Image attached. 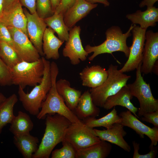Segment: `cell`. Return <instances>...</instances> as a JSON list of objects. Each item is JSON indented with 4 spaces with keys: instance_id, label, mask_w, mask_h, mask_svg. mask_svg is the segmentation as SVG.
I'll return each mask as SVG.
<instances>
[{
    "instance_id": "1",
    "label": "cell",
    "mask_w": 158,
    "mask_h": 158,
    "mask_svg": "<svg viewBox=\"0 0 158 158\" xmlns=\"http://www.w3.org/2000/svg\"><path fill=\"white\" fill-rule=\"evenodd\" d=\"M45 132L37 151L32 158H49L55 147L64 139L66 130L72 123L57 114L46 116Z\"/></svg>"
},
{
    "instance_id": "2",
    "label": "cell",
    "mask_w": 158,
    "mask_h": 158,
    "mask_svg": "<svg viewBox=\"0 0 158 158\" xmlns=\"http://www.w3.org/2000/svg\"><path fill=\"white\" fill-rule=\"evenodd\" d=\"M50 69L51 86L45 99L42 104L41 110L36 116L37 118L38 119H43L48 114L56 113L65 117L72 123L80 122L81 120L67 107L57 91L56 83L59 68L55 62L50 63Z\"/></svg>"
},
{
    "instance_id": "3",
    "label": "cell",
    "mask_w": 158,
    "mask_h": 158,
    "mask_svg": "<svg viewBox=\"0 0 158 158\" xmlns=\"http://www.w3.org/2000/svg\"><path fill=\"white\" fill-rule=\"evenodd\" d=\"M42 57L44 70L41 82L34 86L29 93H26L20 86L18 91L19 99L24 109L31 115L35 116L39 114L42 104L45 99L51 85L50 62L44 57Z\"/></svg>"
},
{
    "instance_id": "4",
    "label": "cell",
    "mask_w": 158,
    "mask_h": 158,
    "mask_svg": "<svg viewBox=\"0 0 158 158\" xmlns=\"http://www.w3.org/2000/svg\"><path fill=\"white\" fill-rule=\"evenodd\" d=\"M136 24H132L128 31L123 33L120 28L116 26H113L107 29L105 34L106 40L98 46H92L86 45L85 51L89 54L93 52L88 58L90 61H92L98 55L104 53L111 54L115 51L123 52L127 57H128L130 52V47L127 45V38L131 35V32Z\"/></svg>"
},
{
    "instance_id": "5",
    "label": "cell",
    "mask_w": 158,
    "mask_h": 158,
    "mask_svg": "<svg viewBox=\"0 0 158 158\" xmlns=\"http://www.w3.org/2000/svg\"><path fill=\"white\" fill-rule=\"evenodd\" d=\"M107 70L109 74L106 80L99 87L89 90L94 103L97 107L103 108L107 98L126 85L131 78L120 71L116 65H110Z\"/></svg>"
},
{
    "instance_id": "6",
    "label": "cell",
    "mask_w": 158,
    "mask_h": 158,
    "mask_svg": "<svg viewBox=\"0 0 158 158\" xmlns=\"http://www.w3.org/2000/svg\"><path fill=\"white\" fill-rule=\"evenodd\" d=\"M12 84L23 89L27 86L33 87L42 79L44 64L42 57L32 62L21 61L11 69Z\"/></svg>"
},
{
    "instance_id": "7",
    "label": "cell",
    "mask_w": 158,
    "mask_h": 158,
    "mask_svg": "<svg viewBox=\"0 0 158 158\" xmlns=\"http://www.w3.org/2000/svg\"><path fill=\"white\" fill-rule=\"evenodd\" d=\"M142 62L136 68V78L135 81L127 85L133 96L139 101L140 107L137 112L138 117H142L145 113L158 110V99L153 96L150 86L144 81L142 76L141 67Z\"/></svg>"
},
{
    "instance_id": "8",
    "label": "cell",
    "mask_w": 158,
    "mask_h": 158,
    "mask_svg": "<svg viewBox=\"0 0 158 158\" xmlns=\"http://www.w3.org/2000/svg\"><path fill=\"white\" fill-rule=\"evenodd\" d=\"M64 139L71 143L77 151L99 142L94 128L81 121L71 123L67 128Z\"/></svg>"
},
{
    "instance_id": "9",
    "label": "cell",
    "mask_w": 158,
    "mask_h": 158,
    "mask_svg": "<svg viewBox=\"0 0 158 158\" xmlns=\"http://www.w3.org/2000/svg\"><path fill=\"white\" fill-rule=\"evenodd\" d=\"M146 30L136 25L132 29V43L130 47L128 59L122 68V73L132 71L136 69L142 62Z\"/></svg>"
},
{
    "instance_id": "10",
    "label": "cell",
    "mask_w": 158,
    "mask_h": 158,
    "mask_svg": "<svg viewBox=\"0 0 158 158\" xmlns=\"http://www.w3.org/2000/svg\"><path fill=\"white\" fill-rule=\"evenodd\" d=\"M7 27L13 40L14 49L22 61L32 62L40 58L38 51L25 33L15 28Z\"/></svg>"
},
{
    "instance_id": "11",
    "label": "cell",
    "mask_w": 158,
    "mask_h": 158,
    "mask_svg": "<svg viewBox=\"0 0 158 158\" xmlns=\"http://www.w3.org/2000/svg\"><path fill=\"white\" fill-rule=\"evenodd\" d=\"M81 30L79 26L75 25L70 29L68 39L62 51L63 56L68 57L73 65H78L81 61H85L88 55L82 44L80 37Z\"/></svg>"
},
{
    "instance_id": "12",
    "label": "cell",
    "mask_w": 158,
    "mask_h": 158,
    "mask_svg": "<svg viewBox=\"0 0 158 158\" xmlns=\"http://www.w3.org/2000/svg\"><path fill=\"white\" fill-rule=\"evenodd\" d=\"M23 11L27 19V30L30 40L40 55L44 56L42 49V40L47 25L43 19L36 12L31 14L26 8Z\"/></svg>"
},
{
    "instance_id": "13",
    "label": "cell",
    "mask_w": 158,
    "mask_h": 158,
    "mask_svg": "<svg viewBox=\"0 0 158 158\" xmlns=\"http://www.w3.org/2000/svg\"><path fill=\"white\" fill-rule=\"evenodd\" d=\"M119 115L121 117L120 123L123 126H127L133 129L141 138L144 135L150 140L151 143L150 149L157 145L158 142V128L154 127L151 128L142 123L129 110L121 112Z\"/></svg>"
},
{
    "instance_id": "14",
    "label": "cell",
    "mask_w": 158,
    "mask_h": 158,
    "mask_svg": "<svg viewBox=\"0 0 158 158\" xmlns=\"http://www.w3.org/2000/svg\"><path fill=\"white\" fill-rule=\"evenodd\" d=\"M145 43L143 52L141 72L150 73L158 59V32L149 30L146 32Z\"/></svg>"
},
{
    "instance_id": "15",
    "label": "cell",
    "mask_w": 158,
    "mask_h": 158,
    "mask_svg": "<svg viewBox=\"0 0 158 158\" xmlns=\"http://www.w3.org/2000/svg\"><path fill=\"white\" fill-rule=\"evenodd\" d=\"M22 6L19 0H16L4 9L0 15V22L6 27H13L20 30L28 37L27 19Z\"/></svg>"
},
{
    "instance_id": "16",
    "label": "cell",
    "mask_w": 158,
    "mask_h": 158,
    "mask_svg": "<svg viewBox=\"0 0 158 158\" xmlns=\"http://www.w3.org/2000/svg\"><path fill=\"white\" fill-rule=\"evenodd\" d=\"M124 126L119 123H115L110 128L104 130L94 129L97 135L100 140L114 144L125 151L130 152V146L123 137L127 134L123 128Z\"/></svg>"
},
{
    "instance_id": "17",
    "label": "cell",
    "mask_w": 158,
    "mask_h": 158,
    "mask_svg": "<svg viewBox=\"0 0 158 158\" xmlns=\"http://www.w3.org/2000/svg\"><path fill=\"white\" fill-rule=\"evenodd\" d=\"M97 5V4L88 3L85 0H75L73 5L63 15V20L65 25L70 30Z\"/></svg>"
},
{
    "instance_id": "18",
    "label": "cell",
    "mask_w": 158,
    "mask_h": 158,
    "mask_svg": "<svg viewBox=\"0 0 158 158\" xmlns=\"http://www.w3.org/2000/svg\"><path fill=\"white\" fill-rule=\"evenodd\" d=\"M108 70L98 65L87 66L79 73L83 86L93 88L101 85L108 76Z\"/></svg>"
},
{
    "instance_id": "19",
    "label": "cell",
    "mask_w": 158,
    "mask_h": 158,
    "mask_svg": "<svg viewBox=\"0 0 158 158\" xmlns=\"http://www.w3.org/2000/svg\"><path fill=\"white\" fill-rule=\"evenodd\" d=\"M133 97L126 84L116 93L108 97L103 108L106 110H109L116 106H120L127 108L135 116L139 118L136 114L138 108L134 106L130 101Z\"/></svg>"
},
{
    "instance_id": "20",
    "label": "cell",
    "mask_w": 158,
    "mask_h": 158,
    "mask_svg": "<svg viewBox=\"0 0 158 158\" xmlns=\"http://www.w3.org/2000/svg\"><path fill=\"white\" fill-rule=\"evenodd\" d=\"M56 87L67 107L74 112L82 94L81 91L71 87L70 82L60 79L56 82Z\"/></svg>"
},
{
    "instance_id": "21",
    "label": "cell",
    "mask_w": 158,
    "mask_h": 158,
    "mask_svg": "<svg viewBox=\"0 0 158 158\" xmlns=\"http://www.w3.org/2000/svg\"><path fill=\"white\" fill-rule=\"evenodd\" d=\"M13 142L24 158H32L38 148V138L31 135L30 133L14 135Z\"/></svg>"
},
{
    "instance_id": "22",
    "label": "cell",
    "mask_w": 158,
    "mask_h": 158,
    "mask_svg": "<svg viewBox=\"0 0 158 158\" xmlns=\"http://www.w3.org/2000/svg\"><path fill=\"white\" fill-rule=\"evenodd\" d=\"M126 18L133 24H138L142 28L147 30L150 26L154 27L158 21V8L155 6L147 8L145 11L140 10L128 14Z\"/></svg>"
},
{
    "instance_id": "23",
    "label": "cell",
    "mask_w": 158,
    "mask_h": 158,
    "mask_svg": "<svg viewBox=\"0 0 158 158\" xmlns=\"http://www.w3.org/2000/svg\"><path fill=\"white\" fill-rule=\"evenodd\" d=\"M74 112L80 120L99 115L100 109L94 103L89 90L81 94Z\"/></svg>"
},
{
    "instance_id": "24",
    "label": "cell",
    "mask_w": 158,
    "mask_h": 158,
    "mask_svg": "<svg viewBox=\"0 0 158 158\" xmlns=\"http://www.w3.org/2000/svg\"><path fill=\"white\" fill-rule=\"evenodd\" d=\"M55 32L49 27L46 28L42 40V49L45 58L57 60L59 57V49L64 42L57 37Z\"/></svg>"
},
{
    "instance_id": "25",
    "label": "cell",
    "mask_w": 158,
    "mask_h": 158,
    "mask_svg": "<svg viewBox=\"0 0 158 158\" xmlns=\"http://www.w3.org/2000/svg\"><path fill=\"white\" fill-rule=\"evenodd\" d=\"M112 146L101 140L96 144L77 151L76 158H106L110 154Z\"/></svg>"
},
{
    "instance_id": "26",
    "label": "cell",
    "mask_w": 158,
    "mask_h": 158,
    "mask_svg": "<svg viewBox=\"0 0 158 158\" xmlns=\"http://www.w3.org/2000/svg\"><path fill=\"white\" fill-rule=\"evenodd\" d=\"M43 20L47 26L56 32L59 39L64 42L67 41L70 30L64 23L63 14L54 13L52 16Z\"/></svg>"
},
{
    "instance_id": "27",
    "label": "cell",
    "mask_w": 158,
    "mask_h": 158,
    "mask_svg": "<svg viewBox=\"0 0 158 158\" xmlns=\"http://www.w3.org/2000/svg\"><path fill=\"white\" fill-rule=\"evenodd\" d=\"M18 101L17 95L13 94L0 104V134L3 128L7 124H11L14 118L13 108Z\"/></svg>"
},
{
    "instance_id": "28",
    "label": "cell",
    "mask_w": 158,
    "mask_h": 158,
    "mask_svg": "<svg viewBox=\"0 0 158 158\" xmlns=\"http://www.w3.org/2000/svg\"><path fill=\"white\" fill-rule=\"evenodd\" d=\"M9 128L10 131L14 135L30 133L34 127V124L30 116L21 111L18 112L15 116Z\"/></svg>"
},
{
    "instance_id": "29",
    "label": "cell",
    "mask_w": 158,
    "mask_h": 158,
    "mask_svg": "<svg viewBox=\"0 0 158 158\" xmlns=\"http://www.w3.org/2000/svg\"><path fill=\"white\" fill-rule=\"evenodd\" d=\"M87 126L93 128L103 127L108 129L115 123H120L121 117L117 114V111L114 107L113 109L105 116L99 118L90 117L81 120Z\"/></svg>"
},
{
    "instance_id": "30",
    "label": "cell",
    "mask_w": 158,
    "mask_h": 158,
    "mask_svg": "<svg viewBox=\"0 0 158 158\" xmlns=\"http://www.w3.org/2000/svg\"><path fill=\"white\" fill-rule=\"evenodd\" d=\"M0 56L10 69L22 61L12 47L1 41H0Z\"/></svg>"
},
{
    "instance_id": "31",
    "label": "cell",
    "mask_w": 158,
    "mask_h": 158,
    "mask_svg": "<svg viewBox=\"0 0 158 158\" xmlns=\"http://www.w3.org/2000/svg\"><path fill=\"white\" fill-rule=\"evenodd\" d=\"M63 147L52 151L51 158H76L77 151L72 144L64 139L62 142Z\"/></svg>"
},
{
    "instance_id": "32",
    "label": "cell",
    "mask_w": 158,
    "mask_h": 158,
    "mask_svg": "<svg viewBox=\"0 0 158 158\" xmlns=\"http://www.w3.org/2000/svg\"><path fill=\"white\" fill-rule=\"evenodd\" d=\"M36 8L37 13L43 19L52 16L54 13L51 0H36Z\"/></svg>"
},
{
    "instance_id": "33",
    "label": "cell",
    "mask_w": 158,
    "mask_h": 158,
    "mask_svg": "<svg viewBox=\"0 0 158 158\" xmlns=\"http://www.w3.org/2000/svg\"><path fill=\"white\" fill-rule=\"evenodd\" d=\"M11 69L6 65L0 56V85H11Z\"/></svg>"
},
{
    "instance_id": "34",
    "label": "cell",
    "mask_w": 158,
    "mask_h": 158,
    "mask_svg": "<svg viewBox=\"0 0 158 158\" xmlns=\"http://www.w3.org/2000/svg\"><path fill=\"white\" fill-rule=\"evenodd\" d=\"M134 148L133 158H154L157 153V147L153 146L150 150V151L147 154H141L139 153L138 151L140 148V144L135 141L132 142Z\"/></svg>"
},
{
    "instance_id": "35",
    "label": "cell",
    "mask_w": 158,
    "mask_h": 158,
    "mask_svg": "<svg viewBox=\"0 0 158 158\" xmlns=\"http://www.w3.org/2000/svg\"><path fill=\"white\" fill-rule=\"evenodd\" d=\"M0 41L6 42L14 49L13 41L10 33L7 27L1 22H0Z\"/></svg>"
},
{
    "instance_id": "36",
    "label": "cell",
    "mask_w": 158,
    "mask_h": 158,
    "mask_svg": "<svg viewBox=\"0 0 158 158\" xmlns=\"http://www.w3.org/2000/svg\"><path fill=\"white\" fill-rule=\"evenodd\" d=\"M141 117L142 121L151 123L154 127L158 128V110L145 113Z\"/></svg>"
},
{
    "instance_id": "37",
    "label": "cell",
    "mask_w": 158,
    "mask_h": 158,
    "mask_svg": "<svg viewBox=\"0 0 158 158\" xmlns=\"http://www.w3.org/2000/svg\"><path fill=\"white\" fill-rule=\"evenodd\" d=\"M75 1L61 0L59 5L56 8L54 13H61L64 15L66 11L74 4Z\"/></svg>"
},
{
    "instance_id": "38",
    "label": "cell",
    "mask_w": 158,
    "mask_h": 158,
    "mask_svg": "<svg viewBox=\"0 0 158 158\" xmlns=\"http://www.w3.org/2000/svg\"><path fill=\"white\" fill-rule=\"evenodd\" d=\"M22 6L27 8L31 14L36 12V0H19Z\"/></svg>"
},
{
    "instance_id": "39",
    "label": "cell",
    "mask_w": 158,
    "mask_h": 158,
    "mask_svg": "<svg viewBox=\"0 0 158 158\" xmlns=\"http://www.w3.org/2000/svg\"><path fill=\"white\" fill-rule=\"evenodd\" d=\"M158 0H143L140 4L139 6L142 8L147 6V8L151 7L153 6L154 4Z\"/></svg>"
},
{
    "instance_id": "40",
    "label": "cell",
    "mask_w": 158,
    "mask_h": 158,
    "mask_svg": "<svg viewBox=\"0 0 158 158\" xmlns=\"http://www.w3.org/2000/svg\"><path fill=\"white\" fill-rule=\"evenodd\" d=\"M87 2L92 4L97 3L103 4L105 7L109 6L110 3L107 0H85Z\"/></svg>"
},
{
    "instance_id": "41",
    "label": "cell",
    "mask_w": 158,
    "mask_h": 158,
    "mask_svg": "<svg viewBox=\"0 0 158 158\" xmlns=\"http://www.w3.org/2000/svg\"><path fill=\"white\" fill-rule=\"evenodd\" d=\"M61 0H51L52 7L54 13L55 11L59 5Z\"/></svg>"
},
{
    "instance_id": "42",
    "label": "cell",
    "mask_w": 158,
    "mask_h": 158,
    "mask_svg": "<svg viewBox=\"0 0 158 158\" xmlns=\"http://www.w3.org/2000/svg\"><path fill=\"white\" fill-rule=\"evenodd\" d=\"M16 0H4V9L9 6Z\"/></svg>"
},
{
    "instance_id": "43",
    "label": "cell",
    "mask_w": 158,
    "mask_h": 158,
    "mask_svg": "<svg viewBox=\"0 0 158 158\" xmlns=\"http://www.w3.org/2000/svg\"><path fill=\"white\" fill-rule=\"evenodd\" d=\"M4 0H0V15L2 13L4 9Z\"/></svg>"
},
{
    "instance_id": "44",
    "label": "cell",
    "mask_w": 158,
    "mask_h": 158,
    "mask_svg": "<svg viewBox=\"0 0 158 158\" xmlns=\"http://www.w3.org/2000/svg\"><path fill=\"white\" fill-rule=\"evenodd\" d=\"M6 97L0 92V104H1L6 99Z\"/></svg>"
}]
</instances>
